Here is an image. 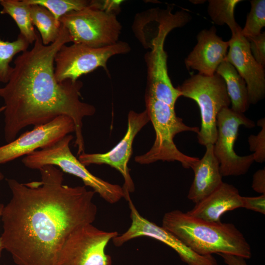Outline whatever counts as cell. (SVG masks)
<instances>
[{
  "label": "cell",
  "mask_w": 265,
  "mask_h": 265,
  "mask_svg": "<svg viewBox=\"0 0 265 265\" xmlns=\"http://www.w3.org/2000/svg\"><path fill=\"white\" fill-rule=\"evenodd\" d=\"M39 170L40 181L6 179L12 197L1 212L0 238L17 265H54L68 236L97 214L95 191L63 185V172L54 165Z\"/></svg>",
  "instance_id": "obj_1"
},
{
  "label": "cell",
  "mask_w": 265,
  "mask_h": 265,
  "mask_svg": "<svg viewBox=\"0 0 265 265\" xmlns=\"http://www.w3.org/2000/svg\"><path fill=\"white\" fill-rule=\"evenodd\" d=\"M70 42L67 30L61 24L59 35L54 42L44 45L36 33L32 48L22 52L14 60L7 82L0 87V97L4 103L6 143L14 140L28 126L44 124L64 115L75 123L77 155L84 152L82 120L93 115L96 108L80 100L82 81L67 80L58 82L54 76L55 56L63 45Z\"/></svg>",
  "instance_id": "obj_2"
},
{
  "label": "cell",
  "mask_w": 265,
  "mask_h": 265,
  "mask_svg": "<svg viewBox=\"0 0 265 265\" xmlns=\"http://www.w3.org/2000/svg\"><path fill=\"white\" fill-rule=\"evenodd\" d=\"M162 227L200 255L228 254L245 259L252 256L250 245L232 223L210 222L176 210L165 213Z\"/></svg>",
  "instance_id": "obj_3"
},
{
  "label": "cell",
  "mask_w": 265,
  "mask_h": 265,
  "mask_svg": "<svg viewBox=\"0 0 265 265\" xmlns=\"http://www.w3.org/2000/svg\"><path fill=\"white\" fill-rule=\"evenodd\" d=\"M146 110L155 131L156 138L151 149L134 158L140 164H149L159 160L180 162L186 168H191L199 158L187 156L178 150L173 139L183 132L198 133L200 128L186 125L178 117L174 107L145 94Z\"/></svg>",
  "instance_id": "obj_4"
},
{
  "label": "cell",
  "mask_w": 265,
  "mask_h": 265,
  "mask_svg": "<svg viewBox=\"0 0 265 265\" xmlns=\"http://www.w3.org/2000/svg\"><path fill=\"white\" fill-rule=\"evenodd\" d=\"M74 136L69 134L53 144L24 157L22 162L27 168L39 169L47 165H54L81 179L105 201L114 204L125 198L122 186L113 184L93 175L72 153L70 143Z\"/></svg>",
  "instance_id": "obj_5"
},
{
  "label": "cell",
  "mask_w": 265,
  "mask_h": 265,
  "mask_svg": "<svg viewBox=\"0 0 265 265\" xmlns=\"http://www.w3.org/2000/svg\"><path fill=\"white\" fill-rule=\"evenodd\" d=\"M177 89L181 96L194 100L199 107L201 124L197 133L199 143L205 146L213 145L217 133V116L231 104L224 80L216 73L210 76L197 74L185 80Z\"/></svg>",
  "instance_id": "obj_6"
},
{
  "label": "cell",
  "mask_w": 265,
  "mask_h": 265,
  "mask_svg": "<svg viewBox=\"0 0 265 265\" xmlns=\"http://www.w3.org/2000/svg\"><path fill=\"white\" fill-rule=\"evenodd\" d=\"M71 42L91 48H101L119 41L122 26L115 12L103 9L90 1L88 6L72 11L59 19Z\"/></svg>",
  "instance_id": "obj_7"
},
{
  "label": "cell",
  "mask_w": 265,
  "mask_h": 265,
  "mask_svg": "<svg viewBox=\"0 0 265 265\" xmlns=\"http://www.w3.org/2000/svg\"><path fill=\"white\" fill-rule=\"evenodd\" d=\"M118 235L116 231H103L92 224L80 226L64 240L54 265H111V258L106 249Z\"/></svg>",
  "instance_id": "obj_8"
},
{
  "label": "cell",
  "mask_w": 265,
  "mask_h": 265,
  "mask_svg": "<svg viewBox=\"0 0 265 265\" xmlns=\"http://www.w3.org/2000/svg\"><path fill=\"white\" fill-rule=\"evenodd\" d=\"M130 50L129 44L121 41L101 48L65 44L55 56V78L58 82L67 80L75 81L82 75L99 67H103L107 71L106 63L110 57L116 54L128 53Z\"/></svg>",
  "instance_id": "obj_9"
},
{
  "label": "cell",
  "mask_w": 265,
  "mask_h": 265,
  "mask_svg": "<svg viewBox=\"0 0 265 265\" xmlns=\"http://www.w3.org/2000/svg\"><path fill=\"white\" fill-rule=\"evenodd\" d=\"M252 128L255 124L243 113L231 108L221 110L217 116V137L213 144V153L219 164L222 176H238L246 173L254 162L253 154L239 156L234 146L240 126Z\"/></svg>",
  "instance_id": "obj_10"
},
{
  "label": "cell",
  "mask_w": 265,
  "mask_h": 265,
  "mask_svg": "<svg viewBox=\"0 0 265 265\" xmlns=\"http://www.w3.org/2000/svg\"><path fill=\"white\" fill-rule=\"evenodd\" d=\"M149 121L146 109L139 113L131 110L128 115L126 134L113 148L105 153L84 152L78 156L79 160L85 166L90 164H106L118 171L124 178L122 187L126 200L130 197V193L134 191V185L128 165L132 152V143L137 134Z\"/></svg>",
  "instance_id": "obj_11"
},
{
  "label": "cell",
  "mask_w": 265,
  "mask_h": 265,
  "mask_svg": "<svg viewBox=\"0 0 265 265\" xmlns=\"http://www.w3.org/2000/svg\"><path fill=\"white\" fill-rule=\"evenodd\" d=\"M132 220L129 229L112 239L119 247L126 242L140 237H147L159 240L173 249L181 260L187 265H218L212 255L202 256L194 252L173 234L143 217L138 212L131 197L127 200Z\"/></svg>",
  "instance_id": "obj_12"
},
{
  "label": "cell",
  "mask_w": 265,
  "mask_h": 265,
  "mask_svg": "<svg viewBox=\"0 0 265 265\" xmlns=\"http://www.w3.org/2000/svg\"><path fill=\"white\" fill-rule=\"evenodd\" d=\"M75 132L73 120L64 115L44 124L35 126L13 141L0 146V164L27 156L37 149L50 146L65 136Z\"/></svg>",
  "instance_id": "obj_13"
},
{
  "label": "cell",
  "mask_w": 265,
  "mask_h": 265,
  "mask_svg": "<svg viewBox=\"0 0 265 265\" xmlns=\"http://www.w3.org/2000/svg\"><path fill=\"white\" fill-rule=\"evenodd\" d=\"M241 30L232 33L226 60L245 80L249 103L255 105L265 96V69L253 57L249 41L241 34Z\"/></svg>",
  "instance_id": "obj_14"
},
{
  "label": "cell",
  "mask_w": 265,
  "mask_h": 265,
  "mask_svg": "<svg viewBox=\"0 0 265 265\" xmlns=\"http://www.w3.org/2000/svg\"><path fill=\"white\" fill-rule=\"evenodd\" d=\"M196 39V45L185 59L186 67L188 70L197 71L200 75L212 76L226 60L229 42L217 35L214 26L200 31Z\"/></svg>",
  "instance_id": "obj_15"
},
{
  "label": "cell",
  "mask_w": 265,
  "mask_h": 265,
  "mask_svg": "<svg viewBox=\"0 0 265 265\" xmlns=\"http://www.w3.org/2000/svg\"><path fill=\"white\" fill-rule=\"evenodd\" d=\"M166 37H161L154 44L151 51L145 55L147 67V88L146 93L172 107L181 94L173 86L168 74L167 55L164 50Z\"/></svg>",
  "instance_id": "obj_16"
},
{
  "label": "cell",
  "mask_w": 265,
  "mask_h": 265,
  "mask_svg": "<svg viewBox=\"0 0 265 265\" xmlns=\"http://www.w3.org/2000/svg\"><path fill=\"white\" fill-rule=\"evenodd\" d=\"M242 207V196L238 189L223 182L213 192L195 203L193 208L186 213L206 221L220 222L224 213Z\"/></svg>",
  "instance_id": "obj_17"
},
{
  "label": "cell",
  "mask_w": 265,
  "mask_h": 265,
  "mask_svg": "<svg viewBox=\"0 0 265 265\" xmlns=\"http://www.w3.org/2000/svg\"><path fill=\"white\" fill-rule=\"evenodd\" d=\"M203 157L191 169L194 177L187 198L196 203L216 189L223 183L219 162L213 153V145L208 144Z\"/></svg>",
  "instance_id": "obj_18"
},
{
  "label": "cell",
  "mask_w": 265,
  "mask_h": 265,
  "mask_svg": "<svg viewBox=\"0 0 265 265\" xmlns=\"http://www.w3.org/2000/svg\"><path fill=\"white\" fill-rule=\"evenodd\" d=\"M138 14L155 26L152 9ZM184 15L183 10L178 11L174 14L172 13L170 7H168L166 9H159L157 18V27L134 21L132 26L133 31L136 38L144 47L151 49L154 42L158 37L159 33L167 26L180 22L183 18Z\"/></svg>",
  "instance_id": "obj_19"
},
{
  "label": "cell",
  "mask_w": 265,
  "mask_h": 265,
  "mask_svg": "<svg viewBox=\"0 0 265 265\" xmlns=\"http://www.w3.org/2000/svg\"><path fill=\"white\" fill-rule=\"evenodd\" d=\"M216 73L222 77L226 87L234 111L243 113L249 108L248 91L244 79L235 68L226 60L218 67Z\"/></svg>",
  "instance_id": "obj_20"
},
{
  "label": "cell",
  "mask_w": 265,
  "mask_h": 265,
  "mask_svg": "<svg viewBox=\"0 0 265 265\" xmlns=\"http://www.w3.org/2000/svg\"><path fill=\"white\" fill-rule=\"evenodd\" d=\"M0 13L8 14L14 20L20 33L29 44L34 42L36 31L31 21L30 6L25 0H0Z\"/></svg>",
  "instance_id": "obj_21"
},
{
  "label": "cell",
  "mask_w": 265,
  "mask_h": 265,
  "mask_svg": "<svg viewBox=\"0 0 265 265\" xmlns=\"http://www.w3.org/2000/svg\"><path fill=\"white\" fill-rule=\"evenodd\" d=\"M30 13L32 23L37 28L42 43L48 45L58 38L61 24L45 7L36 4L30 5Z\"/></svg>",
  "instance_id": "obj_22"
},
{
  "label": "cell",
  "mask_w": 265,
  "mask_h": 265,
  "mask_svg": "<svg viewBox=\"0 0 265 265\" xmlns=\"http://www.w3.org/2000/svg\"><path fill=\"white\" fill-rule=\"evenodd\" d=\"M240 0H210L208 13L213 22L218 26L226 24L231 32L240 29L234 16V10Z\"/></svg>",
  "instance_id": "obj_23"
},
{
  "label": "cell",
  "mask_w": 265,
  "mask_h": 265,
  "mask_svg": "<svg viewBox=\"0 0 265 265\" xmlns=\"http://www.w3.org/2000/svg\"><path fill=\"white\" fill-rule=\"evenodd\" d=\"M29 45L21 34L16 40L12 42L0 39V82H7L12 70L10 62L16 54L27 50Z\"/></svg>",
  "instance_id": "obj_24"
},
{
  "label": "cell",
  "mask_w": 265,
  "mask_h": 265,
  "mask_svg": "<svg viewBox=\"0 0 265 265\" xmlns=\"http://www.w3.org/2000/svg\"><path fill=\"white\" fill-rule=\"evenodd\" d=\"M29 5L42 6L49 10L55 19L72 11L81 10L89 6L90 0H25Z\"/></svg>",
  "instance_id": "obj_25"
},
{
  "label": "cell",
  "mask_w": 265,
  "mask_h": 265,
  "mask_svg": "<svg viewBox=\"0 0 265 265\" xmlns=\"http://www.w3.org/2000/svg\"><path fill=\"white\" fill-rule=\"evenodd\" d=\"M250 4V11L241 30V34L246 38L259 35L265 26V0H252Z\"/></svg>",
  "instance_id": "obj_26"
},
{
  "label": "cell",
  "mask_w": 265,
  "mask_h": 265,
  "mask_svg": "<svg viewBox=\"0 0 265 265\" xmlns=\"http://www.w3.org/2000/svg\"><path fill=\"white\" fill-rule=\"evenodd\" d=\"M258 126L262 127L257 135H250L248 138L249 149L253 152L254 160L263 163L265 160V119L263 118L257 122Z\"/></svg>",
  "instance_id": "obj_27"
},
{
  "label": "cell",
  "mask_w": 265,
  "mask_h": 265,
  "mask_svg": "<svg viewBox=\"0 0 265 265\" xmlns=\"http://www.w3.org/2000/svg\"><path fill=\"white\" fill-rule=\"evenodd\" d=\"M251 53L255 60L263 67L265 66V33L247 38Z\"/></svg>",
  "instance_id": "obj_28"
},
{
  "label": "cell",
  "mask_w": 265,
  "mask_h": 265,
  "mask_svg": "<svg viewBox=\"0 0 265 265\" xmlns=\"http://www.w3.org/2000/svg\"><path fill=\"white\" fill-rule=\"evenodd\" d=\"M242 208L265 214V194L256 197L242 196Z\"/></svg>",
  "instance_id": "obj_29"
},
{
  "label": "cell",
  "mask_w": 265,
  "mask_h": 265,
  "mask_svg": "<svg viewBox=\"0 0 265 265\" xmlns=\"http://www.w3.org/2000/svg\"><path fill=\"white\" fill-rule=\"evenodd\" d=\"M252 187L256 192L265 194V168L257 171L253 177Z\"/></svg>",
  "instance_id": "obj_30"
},
{
  "label": "cell",
  "mask_w": 265,
  "mask_h": 265,
  "mask_svg": "<svg viewBox=\"0 0 265 265\" xmlns=\"http://www.w3.org/2000/svg\"><path fill=\"white\" fill-rule=\"evenodd\" d=\"M227 265H248L244 258L228 254H219Z\"/></svg>",
  "instance_id": "obj_31"
},
{
  "label": "cell",
  "mask_w": 265,
  "mask_h": 265,
  "mask_svg": "<svg viewBox=\"0 0 265 265\" xmlns=\"http://www.w3.org/2000/svg\"><path fill=\"white\" fill-rule=\"evenodd\" d=\"M3 206H4V205L3 204L0 203V218L1 217V212L2 211ZM3 250H4V248L2 244L0 236V257H1V253Z\"/></svg>",
  "instance_id": "obj_32"
},
{
  "label": "cell",
  "mask_w": 265,
  "mask_h": 265,
  "mask_svg": "<svg viewBox=\"0 0 265 265\" xmlns=\"http://www.w3.org/2000/svg\"><path fill=\"white\" fill-rule=\"evenodd\" d=\"M4 179V175L2 172L0 171V183L1 181H2V180Z\"/></svg>",
  "instance_id": "obj_33"
},
{
  "label": "cell",
  "mask_w": 265,
  "mask_h": 265,
  "mask_svg": "<svg viewBox=\"0 0 265 265\" xmlns=\"http://www.w3.org/2000/svg\"></svg>",
  "instance_id": "obj_34"
}]
</instances>
